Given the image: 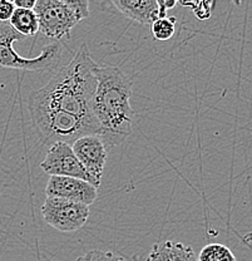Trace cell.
<instances>
[{
	"label": "cell",
	"mask_w": 252,
	"mask_h": 261,
	"mask_svg": "<svg viewBox=\"0 0 252 261\" xmlns=\"http://www.w3.org/2000/svg\"><path fill=\"white\" fill-rule=\"evenodd\" d=\"M97 64L88 45L82 44L69 63L29 94L32 123L43 143L72 145L83 136L101 135L93 113Z\"/></svg>",
	"instance_id": "obj_1"
},
{
	"label": "cell",
	"mask_w": 252,
	"mask_h": 261,
	"mask_svg": "<svg viewBox=\"0 0 252 261\" xmlns=\"http://www.w3.org/2000/svg\"><path fill=\"white\" fill-rule=\"evenodd\" d=\"M93 113L107 148L121 145L133 126L132 88L133 81L117 67L97 64Z\"/></svg>",
	"instance_id": "obj_2"
},
{
	"label": "cell",
	"mask_w": 252,
	"mask_h": 261,
	"mask_svg": "<svg viewBox=\"0 0 252 261\" xmlns=\"http://www.w3.org/2000/svg\"><path fill=\"white\" fill-rule=\"evenodd\" d=\"M34 13L39 32L47 38L62 40L69 38L72 29L89 15L87 0H37Z\"/></svg>",
	"instance_id": "obj_3"
},
{
	"label": "cell",
	"mask_w": 252,
	"mask_h": 261,
	"mask_svg": "<svg viewBox=\"0 0 252 261\" xmlns=\"http://www.w3.org/2000/svg\"><path fill=\"white\" fill-rule=\"evenodd\" d=\"M18 40H24V37L18 34L9 23H0V65L12 69L44 72L54 69L62 58V47L58 42L50 43L43 48L42 53L35 58H23L13 48Z\"/></svg>",
	"instance_id": "obj_4"
},
{
	"label": "cell",
	"mask_w": 252,
	"mask_h": 261,
	"mask_svg": "<svg viewBox=\"0 0 252 261\" xmlns=\"http://www.w3.org/2000/svg\"><path fill=\"white\" fill-rule=\"evenodd\" d=\"M40 214L49 226L61 232H75L87 224L89 206L63 198L47 197L40 207Z\"/></svg>",
	"instance_id": "obj_5"
},
{
	"label": "cell",
	"mask_w": 252,
	"mask_h": 261,
	"mask_svg": "<svg viewBox=\"0 0 252 261\" xmlns=\"http://www.w3.org/2000/svg\"><path fill=\"white\" fill-rule=\"evenodd\" d=\"M40 168L50 176L79 178L86 182H89L96 189H98L94 179L84 170L82 163L78 161L69 143H53L48 153L45 154L44 160L40 163Z\"/></svg>",
	"instance_id": "obj_6"
},
{
	"label": "cell",
	"mask_w": 252,
	"mask_h": 261,
	"mask_svg": "<svg viewBox=\"0 0 252 261\" xmlns=\"http://www.w3.org/2000/svg\"><path fill=\"white\" fill-rule=\"evenodd\" d=\"M70 146L84 170L94 179L97 186H101L103 170L107 161V147L102 138L94 135L83 136Z\"/></svg>",
	"instance_id": "obj_7"
},
{
	"label": "cell",
	"mask_w": 252,
	"mask_h": 261,
	"mask_svg": "<svg viewBox=\"0 0 252 261\" xmlns=\"http://www.w3.org/2000/svg\"><path fill=\"white\" fill-rule=\"evenodd\" d=\"M47 197L63 198L72 202L91 206L98 196V189L79 178L50 176L45 186Z\"/></svg>",
	"instance_id": "obj_8"
},
{
	"label": "cell",
	"mask_w": 252,
	"mask_h": 261,
	"mask_svg": "<svg viewBox=\"0 0 252 261\" xmlns=\"http://www.w3.org/2000/svg\"><path fill=\"white\" fill-rule=\"evenodd\" d=\"M112 4L131 20L139 24H151L158 19L157 0H113Z\"/></svg>",
	"instance_id": "obj_9"
},
{
	"label": "cell",
	"mask_w": 252,
	"mask_h": 261,
	"mask_svg": "<svg viewBox=\"0 0 252 261\" xmlns=\"http://www.w3.org/2000/svg\"><path fill=\"white\" fill-rule=\"evenodd\" d=\"M147 261H197V256L188 245L167 240L152 246Z\"/></svg>",
	"instance_id": "obj_10"
},
{
	"label": "cell",
	"mask_w": 252,
	"mask_h": 261,
	"mask_svg": "<svg viewBox=\"0 0 252 261\" xmlns=\"http://www.w3.org/2000/svg\"><path fill=\"white\" fill-rule=\"evenodd\" d=\"M9 25L24 38L33 37L39 32V21H38L34 10L17 9L15 8L14 13L9 20Z\"/></svg>",
	"instance_id": "obj_11"
},
{
	"label": "cell",
	"mask_w": 252,
	"mask_h": 261,
	"mask_svg": "<svg viewBox=\"0 0 252 261\" xmlns=\"http://www.w3.org/2000/svg\"><path fill=\"white\" fill-rule=\"evenodd\" d=\"M197 261H237L231 249L222 244L206 245L200 251Z\"/></svg>",
	"instance_id": "obj_12"
},
{
	"label": "cell",
	"mask_w": 252,
	"mask_h": 261,
	"mask_svg": "<svg viewBox=\"0 0 252 261\" xmlns=\"http://www.w3.org/2000/svg\"><path fill=\"white\" fill-rule=\"evenodd\" d=\"M176 18L167 16V18L157 19L151 24V34L153 35L157 42H167L175 34Z\"/></svg>",
	"instance_id": "obj_13"
},
{
	"label": "cell",
	"mask_w": 252,
	"mask_h": 261,
	"mask_svg": "<svg viewBox=\"0 0 252 261\" xmlns=\"http://www.w3.org/2000/svg\"><path fill=\"white\" fill-rule=\"evenodd\" d=\"M180 4L182 7L189 8L199 20H207L212 15V9L215 7V2H183Z\"/></svg>",
	"instance_id": "obj_14"
},
{
	"label": "cell",
	"mask_w": 252,
	"mask_h": 261,
	"mask_svg": "<svg viewBox=\"0 0 252 261\" xmlns=\"http://www.w3.org/2000/svg\"><path fill=\"white\" fill-rule=\"evenodd\" d=\"M77 261H126L121 255L113 251H102V250H91L87 254L78 257Z\"/></svg>",
	"instance_id": "obj_15"
},
{
	"label": "cell",
	"mask_w": 252,
	"mask_h": 261,
	"mask_svg": "<svg viewBox=\"0 0 252 261\" xmlns=\"http://www.w3.org/2000/svg\"><path fill=\"white\" fill-rule=\"evenodd\" d=\"M15 7L13 2L9 0H0V23H9Z\"/></svg>",
	"instance_id": "obj_16"
},
{
	"label": "cell",
	"mask_w": 252,
	"mask_h": 261,
	"mask_svg": "<svg viewBox=\"0 0 252 261\" xmlns=\"http://www.w3.org/2000/svg\"><path fill=\"white\" fill-rule=\"evenodd\" d=\"M35 3H37V0H15V2H13V4L17 9L34 10Z\"/></svg>",
	"instance_id": "obj_17"
},
{
	"label": "cell",
	"mask_w": 252,
	"mask_h": 261,
	"mask_svg": "<svg viewBox=\"0 0 252 261\" xmlns=\"http://www.w3.org/2000/svg\"><path fill=\"white\" fill-rule=\"evenodd\" d=\"M161 3L167 10L172 9V8H175L176 4H177V2H175V0H161Z\"/></svg>",
	"instance_id": "obj_18"
}]
</instances>
